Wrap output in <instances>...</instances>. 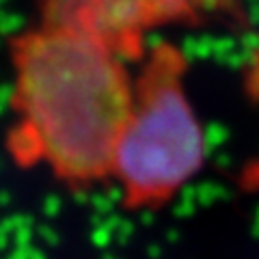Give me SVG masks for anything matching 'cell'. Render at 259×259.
Wrapping results in <instances>:
<instances>
[{
    "mask_svg": "<svg viewBox=\"0 0 259 259\" xmlns=\"http://www.w3.org/2000/svg\"><path fill=\"white\" fill-rule=\"evenodd\" d=\"M147 22L149 28L173 22H190L203 18L227 5V0H127Z\"/></svg>",
    "mask_w": 259,
    "mask_h": 259,
    "instance_id": "3",
    "label": "cell"
},
{
    "mask_svg": "<svg viewBox=\"0 0 259 259\" xmlns=\"http://www.w3.org/2000/svg\"><path fill=\"white\" fill-rule=\"evenodd\" d=\"M125 61L108 48L46 26L20 44L18 108L37 153L69 180L110 173L132 108Z\"/></svg>",
    "mask_w": 259,
    "mask_h": 259,
    "instance_id": "1",
    "label": "cell"
},
{
    "mask_svg": "<svg viewBox=\"0 0 259 259\" xmlns=\"http://www.w3.org/2000/svg\"><path fill=\"white\" fill-rule=\"evenodd\" d=\"M184 69L182 52L160 46L136 82L110 166L134 203L171 197L205 160V134L184 91Z\"/></svg>",
    "mask_w": 259,
    "mask_h": 259,
    "instance_id": "2",
    "label": "cell"
}]
</instances>
